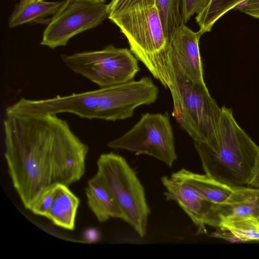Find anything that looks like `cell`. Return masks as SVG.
<instances>
[{"instance_id":"24","label":"cell","mask_w":259,"mask_h":259,"mask_svg":"<svg viewBox=\"0 0 259 259\" xmlns=\"http://www.w3.org/2000/svg\"><path fill=\"white\" fill-rule=\"evenodd\" d=\"M246 186L259 189V153L256 157Z\"/></svg>"},{"instance_id":"23","label":"cell","mask_w":259,"mask_h":259,"mask_svg":"<svg viewBox=\"0 0 259 259\" xmlns=\"http://www.w3.org/2000/svg\"><path fill=\"white\" fill-rule=\"evenodd\" d=\"M235 9L259 19V0H246L244 2L243 5L236 7Z\"/></svg>"},{"instance_id":"7","label":"cell","mask_w":259,"mask_h":259,"mask_svg":"<svg viewBox=\"0 0 259 259\" xmlns=\"http://www.w3.org/2000/svg\"><path fill=\"white\" fill-rule=\"evenodd\" d=\"M61 58L70 70L100 88L130 81L140 71L138 60L130 49L112 45L101 50L62 54Z\"/></svg>"},{"instance_id":"12","label":"cell","mask_w":259,"mask_h":259,"mask_svg":"<svg viewBox=\"0 0 259 259\" xmlns=\"http://www.w3.org/2000/svg\"><path fill=\"white\" fill-rule=\"evenodd\" d=\"M250 215L259 219V189L242 186L233 187L223 203L213 204L212 227L217 229L220 218Z\"/></svg>"},{"instance_id":"6","label":"cell","mask_w":259,"mask_h":259,"mask_svg":"<svg viewBox=\"0 0 259 259\" xmlns=\"http://www.w3.org/2000/svg\"><path fill=\"white\" fill-rule=\"evenodd\" d=\"M95 175L107 188L128 224L141 237L147 232L150 209L144 187L135 170L122 156L103 153L97 161Z\"/></svg>"},{"instance_id":"1","label":"cell","mask_w":259,"mask_h":259,"mask_svg":"<svg viewBox=\"0 0 259 259\" xmlns=\"http://www.w3.org/2000/svg\"><path fill=\"white\" fill-rule=\"evenodd\" d=\"M4 130L8 171L26 209L49 187L84 175L89 148L57 115L6 114Z\"/></svg>"},{"instance_id":"8","label":"cell","mask_w":259,"mask_h":259,"mask_svg":"<svg viewBox=\"0 0 259 259\" xmlns=\"http://www.w3.org/2000/svg\"><path fill=\"white\" fill-rule=\"evenodd\" d=\"M114 149L136 155H147L171 167L177 159L175 139L168 114L147 113L128 132L108 142Z\"/></svg>"},{"instance_id":"19","label":"cell","mask_w":259,"mask_h":259,"mask_svg":"<svg viewBox=\"0 0 259 259\" xmlns=\"http://www.w3.org/2000/svg\"><path fill=\"white\" fill-rule=\"evenodd\" d=\"M155 3L169 42L175 31L183 23L180 9L182 0H155Z\"/></svg>"},{"instance_id":"11","label":"cell","mask_w":259,"mask_h":259,"mask_svg":"<svg viewBox=\"0 0 259 259\" xmlns=\"http://www.w3.org/2000/svg\"><path fill=\"white\" fill-rule=\"evenodd\" d=\"M202 35L183 23L175 31L168 49L185 75L192 82L200 84L205 83L199 46Z\"/></svg>"},{"instance_id":"22","label":"cell","mask_w":259,"mask_h":259,"mask_svg":"<svg viewBox=\"0 0 259 259\" xmlns=\"http://www.w3.org/2000/svg\"><path fill=\"white\" fill-rule=\"evenodd\" d=\"M210 0H182L181 15L183 22L187 23L192 16L201 12Z\"/></svg>"},{"instance_id":"20","label":"cell","mask_w":259,"mask_h":259,"mask_svg":"<svg viewBox=\"0 0 259 259\" xmlns=\"http://www.w3.org/2000/svg\"><path fill=\"white\" fill-rule=\"evenodd\" d=\"M56 186L57 185L45 190L33 203L29 210L36 215L45 217L54 199Z\"/></svg>"},{"instance_id":"13","label":"cell","mask_w":259,"mask_h":259,"mask_svg":"<svg viewBox=\"0 0 259 259\" xmlns=\"http://www.w3.org/2000/svg\"><path fill=\"white\" fill-rule=\"evenodd\" d=\"M170 177L184 182L205 200L215 204L224 203L233 190V187L223 184L205 174H197L185 168L173 172Z\"/></svg>"},{"instance_id":"27","label":"cell","mask_w":259,"mask_h":259,"mask_svg":"<svg viewBox=\"0 0 259 259\" xmlns=\"http://www.w3.org/2000/svg\"><path fill=\"white\" fill-rule=\"evenodd\" d=\"M41 1H44V0H41Z\"/></svg>"},{"instance_id":"17","label":"cell","mask_w":259,"mask_h":259,"mask_svg":"<svg viewBox=\"0 0 259 259\" xmlns=\"http://www.w3.org/2000/svg\"><path fill=\"white\" fill-rule=\"evenodd\" d=\"M79 203L69 186L58 184L52 205L45 218L58 227L73 230Z\"/></svg>"},{"instance_id":"18","label":"cell","mask_w":259,"mask_h":259,"mask_svg":"<svg viewBox=\"0 0 259 259\" xmlns=\"http://www.w3.org/2000/svg\"><path fill=\"white\" fill-rule=\"evenodd\" d=\"M246 0H210L207 6L195 17L202 34L211 31L215 23L225 14L234 9Z\"/></svg>"},{"instance_id":"4","label":"cell","mask_w":259,"mask_h":259,"mask_svg":"<svg viewBox=\"0 0 259 259\" xmlns=\"http://www.w3.org/2000/svg\"><path fill=\"white\" fill-rule=\"evenodd\" d=\"M126 38L130 50L165 88L170 85L169 41L155 3L141 4L109 19Z\"/></svg>"},{"instance_id":"3","label":"cell","mask_w":259,"mask_h":259,"mask_svg":"<svg viewBox=\"0 0 259 259\" xmlns=\"http://www.w3.org/2000/svg\"><path fill=\"white\" fill-rule=\"evenodd\" d=\"M221 109L214 132L194 141V147L206 175L230 187L246 186L259 146L237 122L231 108Z\"/></svg>"},{"instance_id":"10","label":"cell","mask_w":259,"mask_h":259,"mask_svg":"<svg viewBox=\"0 0 259 259\" xmlns=\"http://www.w3.org/2000/svg\"><path fill=\"white\" fill-rule=\"evenodd\" d=\"M161 182L165 189L166 200L174 201L179 205L194 225L196 234H206V226L211 225L213 203L184 182L170 176H163Z\"/></svg>"},{"instance_id":"21","label":"cell","mask_w":259,"mask_h":259,"mask_svg":"<svg viewBox=\"0 0 259 259\" xmlns=\"http://www.w3.org/2000/svg\"><path fill=\"white\" fill-rule=\"evenodd\" d=\"M152 3H155V0H112L108 4V18L118 15L138 5Z\"/></svg>"},{"instance_id":"14","label":"cell","mask_w":259,"mask_h":259,"mask_svg":"<svg viewBox=\"0 0 259 259\" xmlns=\"http://www.w3.org/2000/svg\"><path fill=\"white\" fill-rule=\"evenodd\" d=\"M211 237L233 242L259 241V219L252 216H233L219 219Z\"/></svg>"},{"instance_id":"25","label":"cell","mask_w":259,"mask_h":259,"mask_svg":"<svg viewBox=\"0 0 259 259\" xmlns=\"http://www.w3.org/2000/svg\"><path fill=\"white\" fill-rule=\"evenodd\" d=\"M91 2H95V3H105L107 0H88Z\"/></svg>"},{"instance_id":"26","label":"cell","mask_w":259,"mask_h":259,"mask_svg":"<svg viewBox=\"0 0 259 259\" xmlns=\"http://www.w3.org/2000/svg\"><path fill=\"white\" fill-rule=\"evenodd\" d=\"M20 1H23V0H20Z\"/></svg>"},{"instance_id":"16","label":"cell","mask_w":259,"mask_h":259,"mask_svg":"<svg viewBox=\"0 0 259 259\" xmlns=\"http://www.w3.org/2000/svg\"><path fill=\"white\" fill-rule=\"evenodd\" d=\"M63 1L46 2L41 0H23L16 6L8 22L13 28L27 23L48 25L50 16L57 12Z\"/></svg>"},{"instance_id":"9","label":"cell","mask_w":259,"mask_h":259,"mask_svg":"<svg viewBox=\"0 0 259 259\" xmlns=\"http://www.w3.org/2000/svg\"><path fill=\"white\" fill-rule=\"evenodd\" d=\"M108 5L88 0H65L50 19L40 45L51 49L65 46L76 34L108 18Z\"/></svg>"},{"instance_id":"2","label":"cell","mask_w":259,"mask_h":259,"mask_svg":"<svg viewBox=\"0 0 259 259\" xmlns=\"http://www.w3.org/2000/svg\"><path fill=\"white\" fill-rule=\"evenodd\" d=\"M159 90L150 77L117 85L42 99L21 98L8 107L11 114L24 115L74 114L89 119L123 120L133 116L138 106L150 105Z\"/></svg>"},{"instance_id":"5","label":"cell","mask_w":259,"mask_h":259,"mask_svg":"<svg viewBox=\"0 0 259 259\" xmlns=\"http://www.w3.org/2000/svg\"><path fill=\"white\" fill-rule=\"evenodd\" d=\"M169 75L172 100V116L194 141L208 138L215 129L222 109L210 96L205 83L192 82L171 54Z\"/></svg>"},{"instance_id":"15","label":"cell","mask_w":259,"mask_h":259,"mask_svg":"<svg viewBox=\"0 0 259 259\" xmlns=\"http://www.w3.org/2000/svg\"><path fill=\"white\" fill-rule=\"evenodd\" d=\"M88 205L100 223L111 218L123 220V214L113 196L102 182L95 175L85 188Z\"/></svg>"}]
</instances>
